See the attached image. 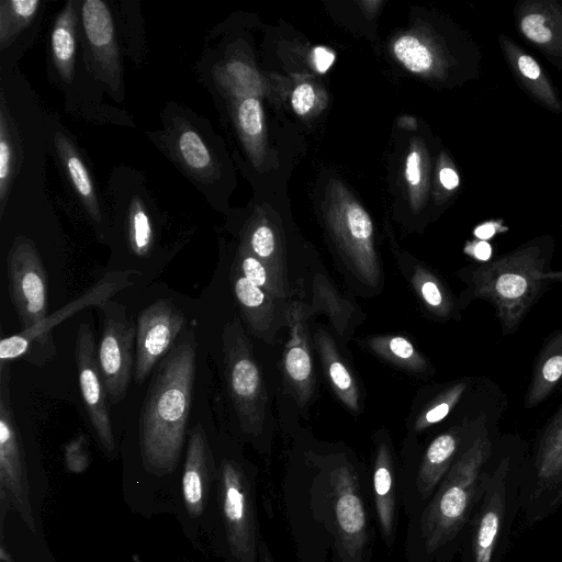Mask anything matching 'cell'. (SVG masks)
<instances>
[{"label":"cell","instance_id":"obj_1","mask_svg":"<svg viewBox=\"0 0 562 562\" xmlns=\"http://www.w3.org/2000/svg\"><path fill=\"white\" fill-rule=\"evenodd\" d=\"M196 367L194 331L188 330L148 386L138 423V447L146 472L161 477L176 470L192 404Z\"/></svg>","mask_w":562,"mask_h":562},{"label":"cell","instance_id":"obj_2","mask_svg":"<svg viewBox=\"0 0 562 562\" xmlns=\"http://www.w3.org/2000/svg\"><path fill=\"white\" fill-rule=\"evenodd\" d=\"M555 240L539 235L487 262L458 272L465 288L458 300L464 310L483 300L494 310L503 336L515 334L540 297L553 284L544 278L551 270Z\"/></svg>","mask_w":562,"mask_h":562},{"label":"cell","instance_id":"obj_3","mask_svg":"<svg viewBox=\"0 0 562 562\" xmlns=\"http://www.w3.org/2000/svg\"><path fill=\"white\" fill-rule=\"evenodd\" d=\"M502 411L503 406L498 407L480 425L424 512L420 529L429 552L450 540L463 525L481 471L492 454L493 428Z\"/></svg>","mask_w":562,"mask_h":562},{"label":"cell","instance_id":"obj_4","mask_svg":"<svg viewBox=\"0 0 562 562\" xmlns=\"http://www.w3.org/2000/svg\"><path fill=\"white\" fill-rule=\"evenodd\" d=\"M211 541L224 546L231 562H256L257 530L250 481L234 459L216 462L210 522Z\"/></svg>","mask_w":562,"mask_h":562},{"label":"cell","instance_id":"obj_5","mask_svg":"<svg viewBox=\"0 0 562 562\" xmlns=\"http://www.w3.org/2000/svg\"><path fill=\"white\" fill-rule=\"evenodd\" d=\"M9 362H0V490L26 527L37 533L40 510L47 487L32 474L22 436L14 419Z\"/></svg>","mask_w":562,"mask_h":562},{"label":"cell","instance_id":"obj_6","mask_svg":"<svg viewBox=\"0 0 562 562\" xmlns=\"http://www.w3.org/2000/svg\"><path fill=\"white\" fill-rule=\"evenodd\" d=\"M224 375L240 427L247 434L261 431L267 393L250 344L237 317L227 322L223 334Z\"/></svg>","mask_w":562,"mask_h":562},{"label":"cell","instance_id":"obj_7","mask_svg":"<svg viewBox=\"0 0 562 562\" xmlns=\"http://www.w3.org/2000/svg\"><path fill=\"white\" fill-rule=\"evenodd\" d=\"M216 460L201 424L189 432L176 514L186 535L198 543L210 531Z\"/></svg>","mask_w":562,"mask_h":562},{"label":"cell","instance_id":"obj_8","mask_svg":"<svg viewBox=\"0 0 562 562\" xmlns=\"http://www.w3.org/2000/svg\"><path fill=\"white\" fill-rule=\"evenodd\" d=\"M102 315L98 363L109 402H122L134 373L136 323L126 314V306L108 300L98 305Z\"/></svg>","mask_w":562,"mask_h":562},{"label":"cell","instance_id":"obj_9","mask_svg":"<svg viewBox=\"0 0 562 562\" xmlns=\"http://www.w3.org/2000/svg\"><path fill=\"white\" fill-rule=\"evenodd\" d=\"M140 272L135 270H115L108 272L97 284L82 293L78 299L61 310L48 315L34 326L5 337L0 342V362H9L18 358L34 357L35 349L52 344V329L63 319L90 305H99L116 292L134 284Z\"/></svg>","mask_w":562,"mask_h":562},{"label":"cell","instance_id":"obj_10","mask_svg":"<svg viewBox=\"0 0 562 562\" xmlns=\"http://www.w3.org/2000/svg\"><path fill=\"white\" fill-rule=\"evenodd\" d=\"M7 274L10 299L22 330L47 317V274L31 240L15 239L8 254Z\"/></svg>","mask_w":562,"mask_h":562},{"label":"cell","instance_id":"obj_11","mask_svg":"<svg viewBox=\"0 0 562 562\" xmlns=\"http://www.w3.org/2000/svg\"><path fill=\"white\" fill-rule=\"evenodd\" d=\"M186 324L184 314L169 299H159L138 313L133 373L137 384L169 353Z\"/></svg>","mask_w":562,"mask_h":562},{"label":"cell","instance_id":"obj_12","mask_svg":"<svg viewBox=\"0 0 562 562\" xmlns=\"http://www.w3.org/2000/svg\"><path fill=\"white\" fill-rule=\"evenodd\" d=\"M75 360L78 381L92 427L109 453H115L116 443L109 413V397L101 376L95 339L89 324L81 323L77 330Z\"/></svg>","mask_w":562,"mask_h":562},{"label":"cell","instance_id":"obj_13","mask_svg":"<svg viewBox=\"0 0 562 562\" xmlns=\"http://www.w3.org/2000/svg\"><path fill=\"white\" fill-rule=\"evenodd\" d=\"M513 16L519 36L562 70V0H521Z\"/></svg>","mask_w":562,"mask_h":562},{"label":"cell","instance_id":"obj_14","mask_svg":"<svg viewBox=\"0 0 562 562\" xmlns=\"http://www.w3.org/2000/svg\"><path fill=\"white\" fill-rule=\"evenodd\" d=\"M334 515L346 562H360L367 542V518L355 474L346 467L331 474Z\"/></svg>","mask_w":562,"mask_h":562},{"label":"cell","instance_id":"obj_15","mask_svg":"<svg viewBox=\"0 0 562 562\" xmlns=\"http://www.w3.org/2000/svg\"><path fill=\"white\" fill-rule=\"evenodd\" d=\"M502 55L520 89L551 113H562V100L541 64L508 35L497 37Z\"/></svg>","mask_w":562,"mask_h":562},{"label":"cell","instance_id":"obj_16","mask_svg":"<svg viewBox=\"0 0 562 562\" xmlns=\"http://www.w3.org/2000/svg\"><path fill=\"white\" fill-rule=\"evenodd\" d=\"M81 20L95 63L106 82L116 90L121 66L114 23L108 5L101 0H86L81 7Z\"/></svg>","mask_w":562,"mask_h":562},{"label":"cell","instance_id":"obj_17","mask_svg":"<svg viewBox=\"0 0 562 562\" xmlns=\"http://www.w3.org/2000/svg\"><path fill=\"white\" fill-rule=\"evenodd\" d=\"M562 382V328L543 341L532 366L524 407L531 409L546 402Z\"/></svg>","mask_w":562,"mask_h":562},{"label":"cell","instance_id":"obj_18","mask_svg":"<svg viewBox=\"0 0 562 562\" xmlns=\"http://www.w3.org/2000/svg\"><path fill=\"white\" fill-rule=\"evenodd\" d=\"M231 280L250 330L260 338L269 339L277 316L273 297L247 280L237 268L231 272Z\"/></svg>","mask_w":562,"mask_h":562},{"label":"cell","instance_id":"obj_19","mask_svg":"<svg viewBox=\"0 0 562 562\" xmlns=\"http://www.w3.org/2000/svg\"><path fill=\"white\" fill-rule=\"evenodd\" d=\"M536 469L541 485L550 486L562 482V404L539 434Z\"/></svg>","mask_w":562,"mask_h":562},{"label":"cell","instance_id":"obj_20","mask_svg":"<svg viewBox=\"0 0 562 562\" xmlns=\"http://www.w3.org/2000/svg\"><path fill=\"white\" fill-rule=\"evenodd\" d=\"M291 339L285 348L284 369L300 401H306L313 390V368L305 330L299 322L291 324Z\"/></svg>","mask_w":562,"mask_h":562},{"label":"cell","instance_id":"obj_21","mask_svg":"<svg viewBox=\"0 0 562 562\" xmlns=\"http://www.w3.org/2000/svg\"><path fill=\"white\" fill-rule=\"evenodd\" d=\"M50 42L55 66L61 78L69 82L74 77L76 55V12L71 1L58 14Z\"/></svg>","mask_w":562,"mask_h":562},{"label":"cell","instance_id":"obj_22","mask_svg":"<svg viewBox=\"0 0 562 562\" xmlns=\"http://www.w3.org/2000/svg\"><path fill=\"white\" fill-rule=\"evenodd\" d=\"M373 487L376 513L380 525L386 538H390L394 527V491L393 468L390 450L386 445H380L375 458Z\"/></svg>","mask_w":562,"mask_h":562},{"label":"cell","instance_id":"obj_23","mask_svg":"<svg viewBox=\"0 0 562 562\" xmlns=\"http://www.w3.org/2000/svg\"><path fill=\"white\" fill-rule=\"evenodd\" d=\"M316 342L333 389L346 406L357 412L359 409V392L355 379L340 360L339 355L326 334L318 330Z\"/></svg>","mask_w":562,"mask_h":562},{"label":"cell","instance_id":"obj_24","mask_svg":"<svg viewBox=\"0 0 562 562\" xmlns=\"http://www.w3.org/2000/svg\"><path fill=\"white\" fill-rule=\"evenodd\" d=\"M56 145L69 178L71 179L74 188L83 201L90 215L97 222H100L101 216L98 200L95 196L93 183L85 164L64 135L57 134Z\"/></svg>","mask_w":562,"mask_h":562},{"label":"cell","instance_id":"obj_25","mask_svg":"<svg viewBox=\"0 0 562 562\" xmlns=\"http://www.w3.org/2000/svg\"><path fill=\"white\" fill-rule=\"evenodd\" d=\"M413 284L428 310L440 318L458 317L461 308L449 290L431 272L422 269L413 277Z\"/></svg>","mask_w":562,"mask_h":562},{"label":"cell","instance_id":"obj_26","mask_svg":"<svg viewBox=\"0 0 562 562\" xmlns=\"http://www.w3.org/2000/svg\"><path fill=\"white\" fill-rule=\"evenodd\" d=\"M502 504L499 494H493L482 512L473 540L475 562L492 560L501 529Z\"/></svg>","mask_w":562,"mask_h":562},{"label":"cell","instance_id":"obj_27","mask_svg":"<svg viewBox=\"0 0 562 562\" xmlns=\"http://www.w3.org/2000/svg\"><path fill=\"white\" fill-rule=\"evenodd\" d=\"M474 383H476L475 379L468 376L457 380L445 389L417 419L415 428L422 430L445 419L472 390Z\"/></svg>","mask_w":562,"mask_h":562},{"label":"cell","instance_id":"obj_28","mask_svg":"<svg viewBox=\"0 0 562 562\" xmlns=\"http://www.w3.org/2000/svg\"><path fill=\"white\" fill-rule=\"evenodd\" d=\"M40 4L38 0H10L1 2L0 44L2 49L31 22Z\"/></svg>","mask_w":562,"mask_h":562},{"label":"cell","instance_id":"obj_29","mask_svg":"<svg viewBox=\"0 0 562 562\" xmlns=\"http://www.w3.org/2000/svg\"><path fill=\"white\" fill-rule=\"evenodd\" d=\"M371 347L384 358L406 369L419 371L426 369V361L413 344L402 336H390L370 340Z\"/></svg>","mask_w":562,"mask_h":562},{"label":"cell","instance_id":"obj_30","mask_svg":"<svg viewBox=\"0 0 562 562\" xmlns=\"http://www.w3.org/2000/svg\"><path fill=\"white\" fill-rule=\"evenodd\" d=\"M238 271L251 283L262 289L273 299L286 295L282 285L267 266L250 251H240L237 261Z\"/></svg>","mask_w":562,"mask_h":562},{"label":"cell","instance_id":"obj_31","mask_svg":"<svg viewBox=\"0 0 562 562\" xmlns=\"http://www.w3.org/2000/svg\"><path fill=\"white\" fill-rule=\"evenodd\" d=\"M128 243L131 251L138 257H146L153 245L150 218L144 206L135 200L128 214Z\"/></svg>","mask_w":562,"mask_h":562},{"label":"cell","instance_id":"obj_32","mask_svg":"<svg viewBox=\"0 0 562 562\" xmlns=\"http://www.w3.org/2000/svg\"><path fill=\"white\" fill-rule=\"evenodd\" d=\"M13 144L7 115L5 100L3 91L1 92L0 111V203L1 215L3 213L5 199L9 192L12 170H13Z\"/></svg>","mask_w":562,"mask_h":562},{"label":"cell","instance_id":"obj_33","mask_svg":"<svg viewBox=\"0 0 562 562\" xmlns=\"http://www.w3.org/2000/svg\"><path fill=\"white\" fill-rule=\"evenodd\" d=\"M398 60L413 72H424L432 66V55L428 47L412 35L400 37L394 44Z\"/></svg>","mask_w":562,"mask_h":562},{"label":"cell","instance_id":"obj_34","mask_svg":"<svg viewBox=\"0 0 562 562\" xmlns=\"http://www.w3.org/2000/svg\"><path fill=\"white\" fill-rule=\"evenodd\" d=\"M178 150L186 165L196 172L206 171L212 164L209 148L193 130H184L179 135Z\"/></svg>","mask_w":562,"mask_h":562},{"label":"cell","instance_id":"obj_35","mask_svg":"<svg viewBox=\"0 0 562 562\" xmlns=\"http://www.w3.org/2000/svg\"><path fill=\"white\" fill-rule=\"evenodd\" d=\"M250 252L260 259L272 272L274 278L285 286L284 282L278 277L272 258L276 254V238L268 226H258L251 234L249 240Z\"/></svg>","mask_w":562,"mask_h":562},{"label":"cell","instance_id":"obj_36","mask_svg":"<svg viewBox=\"0 0 562 562\" xmlns=\"http://www.w3.org/2000/svg\"><path fill=\"white\" fill-rule=\"evenodd\" d=\"M238 123L248 136H257L262 130V112L256 98H246L238 105Z\"/></svg>","mask_w":562,"mask_h":562},{"label":"cell","instance_id":"obj_37","mask_svg":"<svg viewBox=\"0 0 562 562\" xmlns=\"http://www.w3.org/2000/svg\"><path fill=\"white\" fill-rule=\"evenodd\" d=\"M87 446V439L82 434L77 435L66 445L65 463L69 471L81 472L88 467L90 456Z\"/></svg>","mask_w":562,"mask_h":562},{"label":"cell","instance_id":"obj_38","mask_svg":"<svg viewBox=\"0 0 562 562\" xmlns=\"http://www.w3.org/2000/svg\"><path fill=\"white\" fill-rule=\"evenodd\" d=\"M292 106L300 114H306L315 101L314 89L308 83H302L295 88L292 94Z\"/></svg>","mask_w":562,"mask_h":562},{"label":"cell","instance_id":"obj_39","mask_svg":"<svg viewBox=\"0 0 562 562\" xmlns=\"http://www.w3.org/2000/svg\"><path fill=\"white\" fill-rule=\"evenodd\" d=\"M509 231L502 218L485 221L473 229L475 239L488 241L497 235L504 234Z\"/></svg>","mask_w":562,"mask_h":562},{"label":"cell","instance_id":"obj_40","mask_svg":"<svg viewBox=\"0 0 562 562\" xmlns=\"http://www.w3.org/2000/svg\"><path fill=\"white\" fill-rule=\"evenodd\" d=\"M464 252L474 258L479 263H483L492 259L493 247L488 241L475 239L467 243Z\"/></svg>","mask_w":562,"mask_h":562},{"label":"cell","instance_id":"obj_41","mask_svg":"<svg viewBox=\"0 0 562 562\" xmlns=\"http://www.w3.org/2000/svg\"><path fill=\"white\" fill-rule=\"evenodd\" d=\"M334 54L323 46H317L313 50V61L319 72H325L334 63Z\"/></svg>","mask_w":562,"mask_h":562},{"label":"cell","instance_id":"obj_42","mask_svg":"<svg viewBox=\"0 0 562 562\" xmlns=\"http://www.w3.org/2000/svg\"><path fill=\"white\" fill-rule=\"evenodd\" d=\"M420 158L416 151H412L407 157L406 177L411 184L416 186L420 180Z\"/></svg>","mask_w":562,"mask_h":562},{"label":"cell","instance_id":"obj_43","mask_svg":"<svg viewBox=\"0 0 562 562\" xmlns=\"http://www.w3.org/2000/svg\"><path fill=\"white\" fill-rule=\"evenodd\" d=\"M439 180L448 191L456 190L460 184L459 175L453 167H442L439 171Z\"/></svg>","mask_w":562,"mask_h":562},{"label":"cell","instance_id":"obj_44","mask_svg":"<svg viewBox=\"0 0 562 562\" xmlns=\"http://www.w3.org/2000/svg\"><path fill=\"white\" fill-rule=\"evenodd\" d=\"M544 278L552 283H562V269L560 270H551L544 274Z\"/></svg>","mask_w":562,"mask_h":562},{"label":"cell","instance_id":"obj_45","mask_svg":"<svg viewBox=\"0 0 562 562\" xmlns=\"http://www.w3.org/2000/svg\"><path fill=\"white\" fill-rule=\"evenodd\" d=\"M262 562H272V560H271L270 555L268 554V552H266L263 554Z\"/></svg>","mask_w":562,"mask_h":562}]
</instances>
